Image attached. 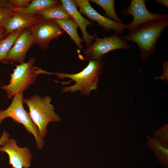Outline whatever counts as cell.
Masks as SVG:
<instances>
[{"label": "cell", "mask_w": 168, "mask_h": 168, "mask_svg": "<svg viewBox=\"0 0 168 168\" xmlns=\"http://www.w3.org/2000/svg\"><path fill=\"white\" fill-rule=\"evenodd\" d=\"M61 3L60 0H32L26 8L16 9L13 7L12 10L29 16H36L40 12Z\"/></svg>", "instance_id": "5bb4252c"}, {"label": "cell", "mask_w": 168, "mask_h": 168, "mask_svg": "<svg viewBox=\"0 0 168 168\" xmlns=\"http://www.w3.org/2000/svg\"><path fill=\"white\" fill-rule=\"evenodd\" d=\"M23 30H15L0 41V61L7 57L11 49Z\"/></svg>", "instance_id": "ac0fdd59"}, {"label": "cell", "mask_w": 168, "mask_h": 168, "mask_svg": "<svg viewBox=\"0 0 168 168\" xmlns=\"http://www.w3.org/2000/svg\"><path fill=\"white\" fill-rule=\"evenodd\" d=\"M6 36L5 28L3 27L0 26V41Z\"/></svg>", "instance_id": "cb8c5ba5"}, {"label": "cell", "mask_w": 168, "mask_h": 168, "mask_svg": "<svg viewBox=\"0 0 168 168\" xmlns=\"http://www.w3.org/2000/svg\"><path fill=\"white\" fill-rule=\"evenodd\" d=\"M51 101L49 96L41 97L37 95L23 100V104H26L29 108L32 120L37 127L40 135L43 139L48 132L49 123L59 122L61 120L59 115L55 113Z\"/></svg>", "instance_id": "3957f363"}, {"label": "cell", "mask_w": 168, "mask_h": 168, "mask_svg": "<svg viewBox=\"0 0 168 168\" xmlns=\"http://www.w3.org/2000/svg\"><path fill=\"white\" fill-rule=\"evenodd\" d=\"M9 0H0V8H12Z\"/></svg>", "instance_id": "603a6c76"}, {"label": "cell", "mask_w": 168, "mask_h": 168, "mask_svg": "<svg viewBox=\"0 0 168 168\" xmlns=\"http://www.w3.org/2000/svg\"><path fill=\"white\" fill-rule=\"evenodd\" d=\"M36 16L44 20L64 19L72 18L62 3L43 10L38 13Z\"/></svg>", "instance_id": "2e32d148"}, {"label": "cell", "mask_w": 168, "mask_h": 168, "mask_svg": "<svg viewBox=\"0 0 168 168\" xmlns=\"http://www.w3.org/2000/svg\"><path fill=\"white\" fill-rule=\"evenodd\" d=\"M96 40L94 43L87 47L83 54L87 61L97 60L111 51L119 49H130V46L116 33L111 36L100 38L94 33Z\"/></svg>", "instance_id": "52a82bcc"}, {"label": "cell", "mask_w": 168, "mask_h": 168, "mask_svg": "<svg viewBox=\"0 0 168 168\" xmlns=\"http://www.w3.org/2000/svg\"><path fill=\"white\" fill-rule=\"evenodd\" d=\"M23 99V93H18L14 96L7 108L0 110V125L5 119L11 118L14 121L22 124L26 131L33 135L37 147L41 149L44 145V139L40 136L38 129L32 120L29 113L24 109Z\"/></svg>", "instance_id": "5b68a950"}, {"label": "cell", "mask_w": 168, "mask_h": 168, "mask_svg": "<svg viewBox=\"0 0 168 168\" xmlns=\"http://www.w3.org/2000/svg\"><path fill=\"white\" fill-rule=\"evenodd\" d=\"M14 8L23 9L26 8L30 3L31 0H9Z\"/></svg>", "instance_id": "7402d4cb"}, {"label": "cell", "mask_w": 168, "mask_h": 168, "mask_svg": "<svg viewBox=\"0 0 168 168\" xmlns=\"http://www.w3.org/2000/svg\"><path fill=\"white\" fill-rule=\"evenodd\" d=\"M29 29L33 38L35 44L42 49L48 48L50 41L58 40L64 30L53 20L40 18Z\"/></svg>", "instance_id": "ba28073f"}, {"label": "cell", "mask_w": 168, "mask_h": 168, "mask_svg": "<svg viewBox=\"0 0 168 168\" xmlns=\"http://www.w3.org/2000/svg\"><path fill=\"white\" fill-rule=\"evenodd\" d=\"M154 135L155 138L158 140L166 144L168 142V126L166 124L161 128L156 130Z\"/></svg>", "instance_id": "ffe728a7"}, {"label": "cell", "mask_w": 168, "mask_h": 168, "mask_svg": "<svg viewBox=\"0 0 168 168\" xmlns=\"http://www.w3.org/2000/svg\"><path fill=\"white\" fill-rule=\"evenodd\" d=\"M9 137V133L4 131L0 138V152L8 155L9 164L13 168H29L33 157L30 150L27 147H19L16 139Z\"/></svg>", "instance_id": "8992f818"}, {"label": "cell", "mask_w": 168, "mask_h": 168, "mask_svg": "<svg viewBox=\"0 0 168 168\" xmlns=\"http://www.w3.org/2000/svg\"><path fill=\"white\" fill-rule=\"evenodd\" d=\"M102 8L105 11L104 15L108 18L120 24H123L122 21L118 17L114 9V0H91Z\"/></svg>", "instance_id": "d6986e66"}, {"label": "cell", "mask_w": 168, "mask_h": 168, "mask_svg": "<svg viewBox=\"0 0 168 168\" xmlns=\"http://www.w3.org/2000/svg\"><path fill=\"white\" fill-rule=\"evenodd\" d=\"M168 26V20L154 21L145 23L122 37L125 42L135 43L141 51V58L143 60L154 54L157 41Z\"/></svg>", "instance_id": "6da1fadb"}, {"label": "cell", "mask_w": 168, "mask_h": 168, "mask_svg": "<svg viewBox=\"0 0 168 168\" xmlns=\"http://www.w3.org/2000/svg\"><path fill=\"white\" fill-rule=\"evenodd\" d=\"M64 7L77 24L82 34L83 41L86 43L87 47L92 44V40L95 39L94 35L88 34L86 27L88 26L93 25L94 23L84 18L78 10L73 0H61Z\"/></svg>", "instance_id": "7c38bea8"}, {"label": "cell", "mask_w": 168, "mask_h": 168, "mask_svg": "<svg viewBox=\"0 0 168 168\" xmlns=\"http://www.w3.org/2000/svg\"><path fill=\"white\" fill-rule=\"evenodd\" d=\"M35 61V58H31L27 62L16 65L13 73L10 74L9 84L7 85L2 84V86H0L5 91L8 99L12 100L16 94L23 92L30 86L34 84L38 74H53L34 66Z\"/></svg>", "instance_id": "277c9868"}, {"label": "cell", "mask_w": 168, "mask_h": 168, "mask_svg": "<svg viewBox=\"0 0 168 168\" xmlns=\"http://www.w3.org/2000/svg\"><path fill=\"white\" fill-rule=\"evenodd\" d=\"M12 8H0V26L4 27L12 16L13 12Z\"/></svg>", "instance_id": "44dd1931"}, {"label": "cell", "mask_w": 168, "mask_h": 168, "mask_svg": "<svg viewBox=\"0 0 168 168\" xmlns=\"http://www.w3.org/2000/svg\"><path fill=\"white\" fill-rule=\"evenodd\" d=\"M103 57L97 60L89 61L87 65L80 72L75 74L55 73L61 79L70 78V82L74 81L75 83L72 86L64 87L63 92L73 93L78 91L82 95L89 96L92 90L97 88L99 77L102 72L104 65Z\"/></svg>", "instance_id": "7a4b0ae2"}, {"label": "cell", "mask_w": 168, "mask_h": 168, "mask_svg": "<svg viewBox=\"0 0 168 168\" xmlns=\"http://www.w3.org/2000/svg\"><path fill=\"white\" fill-rule=\"evenodd\" d=\"M52 20L68 33L71 39L74 41L79 49H82V42L83 41L78 34L77 29L78 26L73 18H71L67 19Z\"/></svg>", "instance_id": "9a60e30c"}, {"label": "cell", "mask_w": 168, "mask_h": 168, "mask_svg": "<svg viewBox=\"0 0 168 168\" xmlns=\"http://www.w3.org/2000/svg\"><path fill=\"white\" fill-rule=\"evenodd\" d=\"M148 144L155 152L156 157L164 166L167 168L168 149L167 144L160 141L156 138H149Z\"/></svg>", "instance_id": "e0dca14e"}, {"label": "cell", "mask_w": 168, "mask_h": 168, "mask_svg": "<svg viewBox=\"0 0 168 168\" xmlns=\"http://www.w3.org/2000/svg\"><path fill=\"white\" fill-rule=\"evenodd\" d=\"M79 12L86 16L91 21L96 22L97 25L102 27L105 31L114 30L117 34H121L125 29V25L116 22L103 16L92 8L89 0H73Z\"/></svg>", "instance_id": "30bf717a"}, {"label": "cell", "mask_w": 168, "mask_h": 168, "mask_svg": "<svg viewBox=\"0 0 168 168\" xmlns=\"http://www.w3.org/2000/svg\"><path fill=\"white\" fill-rule=\"evenodd\" d=\"M40 19L38 16H30L22 12L13 11L4 27L7 36L12 32L19 30L29 28Z\"/></svg>", "instance_id": "4fadbf2b"}, {"label": "cell", "mask_w": 168, "mask_h": 168, "mask_svg": "<svg viewBox=\"0 0 168 168\" xmlns=\"http://www.w3.org/2000/svg\"><path fill=\"white\" fill-rule=\"evenodd\" d=\"M35 44L29 28L24 29L11 49L6 58L3 61H11L21 64L24 62L30 48Z\"/></svg>", "instance_id": "8fae6325"}, {"label": "cell", "mask_w": 168, "mask_h": 168, "mask_svg": "<svg viewBox=\"0 0 168 168\" xmlns=\"http://www.w3.org/2000/svg\"><path fill=\"white\" fill-rule=\"evenodd\" d=\"M156 2L159 4L163 5L168 7V1L167 0H156Z\"/></svg>", "instance_id": "d4e9b609"}, {"label": "cell", "mask_w": 168, "mask_h": 168, "mask_svg": "<svg viewBox=\"0 0 168 168\" xmlns=\"http://www.w3.org/2000/svg\"><path fill=\"white\" fill-rule=\"evenodd\" d=\"M144 0H132L129 6L122 9L125 15H132V21L125 25V29L132 31L139 26L147 22L154 21L168 20L166 14L151 13L146 8Z\"/></svg>", "instance_id": "9c48e42d"}]
</instances>
